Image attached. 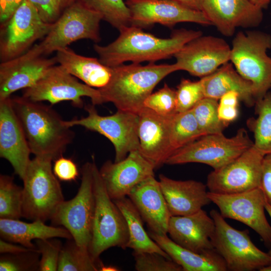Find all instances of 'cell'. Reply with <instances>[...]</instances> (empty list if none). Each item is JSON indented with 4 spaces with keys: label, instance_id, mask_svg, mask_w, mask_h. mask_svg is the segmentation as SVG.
<instances>
[{
    "label": "cell",
    "instance_id": "49",
    "mask_svg": "<svg viewBox=\"0 0 271 271\" xmlns=\"http://www.w3.org/2000/svg\"><path fill=\"white\" fill-rule=\"evenodd\" d=\"M190 9L202 11L204 0H172Z\"/></svg>",
    "mask_w": 271,
    "mask_h": 271
},
{
    "label": "cell",
    "instance_id": "17",
    "mask_svg": "<svg viewBox=\"0 0 271 271\" xmlns=\"http://www.w3.org/2000/svg\"><path fill=\"white\" fill-rule=\"evenodd\" d=\"M231 48L224 39L201 35L186 44L174 57L179 70L202 78L229 62Z\"/></svg>",
    "mask_w": 271,
    "mask_h": 271
},
{
    "label": "cell",
    "instance_id": "18",
    "mask_svg": "<svg viewBox=\"0 0 271 271\" xmlns=\"http://www.w3.org/2000/svg\"><path fill=\"white\" fill-rule=\"evenodd\" d=\"M155 169L139 150H135L119 162L106 161L99 170L109 196L116 200L127 197L137 185L154 176Z\"/></svg>",
    "mask_w": 271,
    "mask_h": 271
},
{
    "label": "cell",
    "instance_id": "41",
    "mask_svg": "<svg viewBox=\"0 0 271 271\" xmlns=\"http://www.w3.org/2000/svg\"><path fill=\"white\" fill-rule=\"evenodd\" d=\"M53 238L36 240V245L41 255L38 270H57L62 245L59 240Z\"/></svg>",
    "mask_w": 271,
    "mask_h": 271
},
{
    "label": "cell",
    "instance_id": "37",
    "mask_svg": "<svg viewBox=\"0 0 271 271\" xmlns=\"http://www.w3.org/2000/svg\"><path fill=\"white\" fill-rule=\"evenodd\" d=\"M176 93L177 112H185L192 109L205 97L201 79L192 81L182 79L177 86Z\"/></svg>",
    "mask_w": 271,
    "mask_h": 271
},
{
    "label": "cell",
    "instance_id": "2",
    "mask_svg": "<svg viewBox=\"0 0 271 271\" xmlns=\"http://www.w3.org/2000/svg\"><path fill=\"white\" fill-rule=\"evenodd\" d=\"M31 153L52 160L62 156L75 137L60 115L51 106L23 96L11 98Z\"/></svg>",
    "mask_w": 271,
    "mask_h": 271
},
{
    "label": "cell",
    "instance_id": "35",
    "mask_svg": "<svg viewBox=\"0 0 271 271\" xmlns=\"http://www.w3.org/2000/svg\"><path fill=\"white\" fill-rule=\"evenodd\" d=\"M23 188L11 176H0V218L19 219L22 217Z\"/></svg>",
    "mask_w": 271,
    "mask_h": 271
},
{
    "label": "cell",
    "instance_id": "33",
    "mask_svg": "<svg viewBox=\"0 0 271 271\" xmlns=\"http://www.w3.org/2000/svg\"><path fill=\"white\" fill-rule=\"evenodd\" d=\"M62 245L58 261V271L100 270L101 262L95 261L88 250L78 245L73 239Z\"/></svg>",
    "mask_w": 271,
    "mask_h": 271
},
{
    "label": "cell",
    "instance_id": "9",
    "mask_svg": "<svg viewBox=\"0 0 271 271\" xmlns=\"http://www.w3.org/2000/svg\"><path fill=\"white\" fill-rule=\"evenodd\" d=\"M253 145L244 128L238 129L231 138L223 133L206 134L175 152L165 164L199 163L216 170L236 159Z\"/></svg>",
    "mask_w": 271,
    "mask_h": 271
},
{
    "label": "cell",
    "instance_id": "26",
    "mask_svg": "<svg viewBox=\"0 0 271 271\" xmlns=\"http://www.w3.org/2000/svg\"><path fill=\"white\" fill-rule=\"evenodd\" d=\"M201 80L205 97L218 100L225 93L235 91L247 106H254L256 99L252 84L242 77L231 63H225Z\"/></svg>",
    "mask_w": 271,
    "mask_h": 271
},
{
    "label": "cell",
    "instance_id": "5",
    "mask_svg": "<svg viewBox=\"0 0 271 271\" xmlns=\"http://www.w3.org/2000/svg\"><path fill=\"white\" fill-rule=\"evenodd\" d=\"M92 162L95 208L88 250L92 258L99 262L100 255L108 248L126 249L129 234L123 214L109 196L99 170L94 161Z\"/></svg>",
    "mask_w": 271,
    "mask_h": 271
},
{
    "label": "cell",
    "instance_id": "16",
    "mask_svg": "<svg viewBox=\"0 0 271 271\" xmlns=\"http://www.w3.org/2000/svg\"><path fill=\"white\" fill-rule=\"evenodd\" d=\"M130 25L144 28L160 24L171 27L183 22L212 25L202 11L188 8L172 0H126Z\"/></svg>",
    "mask_w": 271,
    "mask_h": 271
},
{
    "label": "cell",
    "instance_id": "36",
    "mask_svg": "<svg viewBox=\"0 0 271 271\" xmlns=\"http://www.w3.org/2000/svg\"><path fill=\"white\" fill-rule=\"evenodd\" d=\"M218 100L204 97L192 109L202 136L223 133L228 124L218 116Z\"/></svg>",
    "mask_w": 271,
    "mask_h": 271
},
{
    "label": "cell",
    "instance_id": "8",
    "mask_svg": "<svg viewBox=\"0 0 271 271\" xmlns=\"http://www.w3.org/2000/svg\"><path fill=\"white\" fill-rule=\"evenodd\" d=\"M210 215L215 223L212 244L224 259L227 270H259L271 262V256L259 249L251 241L248 230L233 228L215 209L210 211Z\"/></svg>",
    "mask_w": 271,
    "mask_h": 271
},
{
    "label": "cell",
    "instance_id": "10",
    "mask_svg": "<svg viewBox=\"0 0 271 271\" xmlns=\"http://www.w3.org/2000/svg\"><path fill=\"white\" fill-rule=\"evenodd\" d=\"M80 173L81 184L77 194L63 201L51 220L54 225L67 229L76 244L89 251L95 208L93 162L84 164Z\"/></svg>",
    "mask_w": 271,
    "mask_h": 271
},
{
    "label": "cell",
    "instance_id": "7",
    "mask_svg": "<svg viewBox=\"0 0 271 271\" xmlns=\"http://www.w3.org/2000/svg\"><path fill=\"white\" fill-rule=\"evenodd\" d=\"M101 20L99 14L76 1L64 10L44 39L28 51L36 56H44L80 39L98 42Z\"/></svg>",
    "mask_w": 271,
    "mask_h": 271
},
{
    "label": "cell",
    "instance_id": "31",
    "mask_svg": "<svg viewBox=\"0 0 271 271\" xmlns=\"http://www.w3.org/2000/svg\"><path fill=\"white\" fill-rule=\"evenodd\" d=\"M256 117L247 119L246 125L253 133V146L265 155L271 154V92L256 100Z\"/></svg>",
    "mask_w": 271,
    "mask_h": 271
},
{
    "label": "cell",
    "instance_id": "44",
    "mask_svg": "<svg viewBox=\"0 0 271 271\" xmlns=\"http://www.w3.org/2000/svg\"><path fill=\"white\" fill-rule=\"evenodd\" d=\"M259 188L262 191L265 202L271 206V154L263 157Z\"/></svg>",
    "mask_w": 271,
    "mask_h": 271
},
{
    "label": "cell",
    "instance_id": "15",
    "mask_svg": "<svg viewBox=\"0 0 271 271\" xmlns=\"http://www.w3.org/2000/svg\"><path fill=\"white\" fill-rule=\"evenodd\" d=\"M264 156L253 145L230 163L213 170L207 178L209 191L230 194L259 187Z\"/></svg>",
    "mask_w": 271,
    "mask_h": 271
},
{
    "label": "cell",
    "instance_id": "4",
    "mask_svg": "<svg viewBox=\"0 0 271 271\" xmlns=\"http://www.w3.org/2000/svg\"><path fill=\"white\" fill-rule=\"evenodd\" d=\"M51 159L36 157L31 160L22 180V217L45 222L51 220L64 201L58 178L54 175Z\"/></svg>",
    "mask_w": 271,
    "mask_h": 271
},
{
    "label": "cell",
    "instance_id": "12",
    "mask_svg": "<svg viewBox=\"0 0 271 271\" xmlns=\"http://www.w3.org/2000/svg\"><path fill=\"white\" fill-rule=\"evenodd\" d=\"M53 24L43 21L32 4L24 0L9 20L1 25V62L24 54L35 41L48 34Z\"/></svg>",
    "mask_w": 271,
    "mask_h": 271
},
{
    "label": "cell",
    "instance_id": "14",
    "mask_svg": "<svg viewBox=\"0 0 271 271\" xmlns=\"http://www.w3.org/2000/svg\"><path fill=\"white\" fill-rule=\"evenodd\" d=\"M208 196L217 206L223 217L249 226L259 235L266 246L271 247V225L265 215V201L259 187L230 194L208 191Z\"/></svg>",
    "mask_w": 271,
    "mask_h": 271
},
{
    "label": "cell",
    "instance_id": "40",
    "mask_svg": "<svg viewBox=\"0 0 271 271\" xmlns=\"http://www.w3.org/2000/svg\"><path fill=\"white\" fill-rule=\"evenodd\" d=\"M0 258L1 271H26L39 268V250L18 254H3Z\"/></svg>",
    "mask_w": 271,
    "mask_h": 271
},
{
    "label": "cell",
    "instance_id": "23",
    "mask_svg": "<svg viewBox=\"0 0 271 271\" xmlns=\"http://www.w3.org/2000/svg\"><path fill=\"white\" fill-rule=\"evenodd\" d=\"M214 230L213 219L202 209L188 215L172 216L168 234L179 245L201 253L214 249L211 238Z\"/></svg>",
    "mask_w": 271,
    "mask_h": 271
},
{
    "label": "cell",
    "instance_id": "24",
    "mask_svg": "<svg viewBox=\"0 0 271 271\" xmlns=\"http://www.w3.org/2000/svg\"><path fill=\"white\" fill-rule=\"evenodd\" d=\"M127 197L132 201L149 230L166 235L172 216L159 181L150 176L137 185Z\"/></svg>",
    "mask_w": 271,
    "mask_h": 271
},
{
    "label": "cell",
    "instance_id": "38",
    "mask_svg": "<svg viewBox=\"0 0 271 271\" xmlns=\"http://www.w3.org/2000/svg\"><path fill=\"white\" fill-rule=\"evenodd\" d=\"M138 271H183L181 265L162 254L153 252H132Z\"/></svg>",
    "mask_w": 271,
    "mask_h": 271
},
{
    "label": "cell",
    "instance_id": "47",
    "mask_svg": "<svg viewBox=\"0 0 271 271\" xmlns=\"http://www.w3.org/2000/svg\"><path fill=\"white\" fill-rule=\"evenodd\" d=\"M218 114L219 119L228 124L235 120L238 115V107L218 105Z\"/></svg>",
    "mask_w": 271,
    "mask_h": 271
},
{
    "label": "cell",
    "instance_id": "22",
    "mask_svg": "<svg viewBox=\"0 0 271 271\" xmlns=\"http://www.w3.org/2000/svg\"><path fill=\"white\" fill-rule=\"evenodd\" d=\"M57 63L55 57L36 56L27 51L0 64V100L31 87Z\"/></svg>",
    "mask_w": 271,
    "mask_h": 271
},
{
    "label": "cell",
    "instance_id": "13",
    "mask_svg": "<svg viewBox=\"0 0 271 271\" xmlns=\"http://www.w3.org/2000/svg\"><path fill=\"white\" fill-rule=\"evenodd\" d=\"M22 96L35 102L48 101L53 105L70 101L78 108L83 107L82 97H88L93 105L100 104L98 89L80 82L60 65L52 67L34 84L25 89Z\"/></svg>",
    "mask_w": 271,
    "mask_h": 271
},
{
    "label": "cell",
    "instance_id": "34",
    "mask_svg": "<svg viewBox=\"0 0 271 271\" xmlns=\"http://www.w3.org/2000/svg\"><path fill=\"white\" fill-rule=\"evenodd\" d=\"M99 14L119 31L130 25V12L124 0H77Z\"/></svg>",
    "mask_w": 271,
    "mask_h": 271
},
{
    "label": "cell",
    "instance_id": "3",
    "mask_svg": "<svg viewBox=\"0 0 271 271\" xmlns=\"http://www.w3.org/2000/svg\"><path fill=\"white\" fill-rule=\"evenodd\" d=\"M108 83L98 89L100 104L111 102L117 110L139 114L145 108L144 102L157 85L170 74L179 71L176 63L146 65L140 63L121 64L111 67Z\"/></svg>",
    "mask_w": 271,
    "mask_h": 271
},
{
    "label": "cell",
    "instance_id": "53",
    "mask_svg": "<svg viewBox=\"0 0 271 271\" xmlns=\"http://www.w3.org/2000/svg\"><path fill=\"white\" fill-rule=\"evenodd\" d=\"M259 271H271V262L262 266L259 269Z\"/></svg>",
    "mask_w": 271,
    "mask_h": 271
},
{
    "label": "cell",
    "instance_id": "20",
    "mask_svg": "<svg viewBox=\"0 0 271 271\" xmlns=\"http://www.w3.org/2000/svg\"><path fill=\"white\" fill-rule=\"evenodd\" d=\"M202 11L225 36H232L238 27H257L263 19L262 9L249 0H204Z\"/></svg>",
    "mask_w": 271,
    "mask_h": 271
},
{
    "label": "cell",
    "instance_id": "46",
    "mask_svg": "<svg viewBox=\"0 0 271 271\" xmlns=\"http://www.w3.org/2000/svg\"><path fill=\"white\" fill-rule=\"evenodd\" d=\"M33 249L22 245L15 244L14 242L8 241L3 239L0 240V252L1 254H18L28 252Z\"/></svg>",
    "mask_w": 271,
    "mask_h": 271
},
{
    "label": "cell",
    "instance_id": "6",
    "mask_svg": "<svg viewBox=\"0 0 271 271\" xmlns=\"http://www.w3.org/2000/svg\"><path fill=\"white\" fill-rule=\"evenodd\" d=\"M271 36L252 31L239 32L232 41L230 61L238 73L253 85L256 99L271 88Z\"/></svg>",
    "mask_w": 271,
    "mask_h": 271
},
{
    "label": "cell",
    "instance_id": "39",
    "mask_svg": "<svg viewBox=\"0 0 271 271\" xmlns=\"http://www.w3.org/2000/svg\"><path fill=\"white\" fill-rule=\"evenodd\" d=\"M144 107L164 116H171L177 112L176 90L165 83L157 91L145 100Z\"/></svg>",
    "mask_w": 271,
    "mask_h": 271
},
{
    "label": "cell",
    "instance_id": "43",
    "mask_svg": "<svg viewBox=\"0 0 271 271\" xmlns=\"http://www.w3.org/2000/svg\"><path fill=\"white\" fill-rule=\"evenodd\" d=\"M36 8L45 22L54 23L60 15L61 11L57 0H28Z\"/></svg>",
    "mask_w": 271,
    "mask_h": 271
},
{
    "label": "cell",
    "instance_id": "50",
    "mask_svg": "<svg viewBox=\"0 0 271 271\" xmlns=\"http://www.w3.org/2000/svg\"><path fill=\"white\" fill-rule=\"evenodd\" d=\"M76 1L77 0H57L58 7L61 12L71 5Z\"/></svg>",
    "mask_w": 271,
    "mask_h": 271
},
{
    "label": "cell",
    "instance_id": "29",
    "mask_svg": "<svg viewBox=\"0 0 271 271\" xmlns=\"http://www.w3.org/2000/svg\"><path fill=\"white\" fill-rule=\"evenodd\" d=\"M55 58L68 73L93 88L103 87L111 76V67L99 59L80 55L67 47L57 50Z\"/></svg>",
    "mask_w": 271,
    "mask_h": 271
},
{
    "label": "cell",
    "instance_id": "28",
    "mask_svg": "<svg viewBox=\"0 0 271 271\" xmlns=\"http://www.w3.org/2000/svg\"><path fill=\"white\" fill-rule=\"evenodd\" d=\"M0 235L5 240L33 249H38L36 245L32 242L34 239L56 237L73 239L65 228L47 225L40 220L27 223L19 219L0 218Z\"/></svg>",
    "mask_w": 271,
    "mask_h": 271
},
{
    "label": "cell",
    "instance_id": "48",
    "mask_svg": "<svg viewBox=\"0 0 271 271\" xmlns=\"http://www.w3.org/2000/svg\"><path fill=\"white\" fill-rule=\"evenodd\" d=\"M219 99V104L234 107H238L239 100H240L239 94L235 91L225 93Z\"/></svg>",
    "mask_w": 271,
    "mask_h": 271
},
{
    "label": "cell",
    "instance_id": "19",
    "mask_svg": "<svg viewBox=\"0 0 271 271\" xmlns=\"http://www.w3.org/2000/svg\"><path fill=\"white\" fill-rule=\"evenodd\" d=\"M32 154L11 97L0 100V157L12 165L23 180Z\"/></svg>",
    "mask_w": 271,
    "mask_h": 271
},
{
    "label": "cell",
    "instance_id": "51",
    "mask_svg": "<svg viewBox=\"0 0 271 271\" xmlns=\"http://www.w3.org/2000/svg\"><path fill=\"white\" fill-rule=\"evenodd\" d=\"M255 5L261 8V9L266 8L270 2V0H249Z\"/></svg>",
    "mask_w": 271,
    "mask_h": 271
},
{
    "label": "cell",
    "instance_id": "45",
    "mask_svg": "<svg viewBox=\"0 0 271 271\" xmlns=\"http://www.w3.org/2000/svg\"><path fill=\"white\" fill-rule=\"evenodd\" d=\"M24 0H0L1 25L7 22Z\"/></svg>",
    "mask_w": 271,
    "mask_h": 271
},
{
    "label": "cell",
    "instance_id": "11",
    "mask_svg": "<svg viewBox=\"0 0 271 271\" xmlns=\"http://www.w3.org/2000/svg\"><path fill=\"white\" fill-rule=\"evenodd\" d=\"M85 109L87 112L86 117L65 120L66 125L70 127L81 126L106 137L114 146V162L123 160L130 152L139 150L138 114L117 110L113 114L103 116L98 114L93 104L86 105Z\"/></svg>",
    "mask_w": 271,
    "mask_h": 271
},
{
    "label": "cell",
    "instance_id": "25",
    "mask_svg": "<svg viewBox=\"0 0 271 271\" xmlns=\"http://www.w3.org/2000/svg\"><path fill=\"white\" fill-rule=\"evenodd\" d=\"M159 183L172 216L194 213L210 203L206 184L193 180H176L164 175Z\"/></svg>",
    "mask_w": 271,
    "mask_h": 271
},
{
    "label": "cell",
    "instance_id": "42",
    "mask_svg": "<svg viewBox=\"0 0 271 271\" xmlns=\"http://www.w3.org/2000/svg\"><path fill=\"white\" fill-rule=\"evenodd\" d=\"M53 171L59 180L64 182L75 181L79 176L76 164L71 159L63 156L55 160Z\"/></svg>",
    "mask_w": 271,
    "mask_h": 271
},
{
    "label": "cell",
    "instance_id": "32",
    "mask_svg": "<svg viewBox=\"0 0 271 271\" xmlns=\"http://www.w3.org/2000/svg\"><path fill=\"white\" fill-rule=\"evenodd\" d=\"M202 136L192 109L172 116L170 142L173 153Z\"/></svg>",
    "mask_w": 271,
    "mask_h": 271
},
{
    "label": "cell",
    "instance_id": "27",
    "mask_svg": "<svg viewBox=\"0 0 271 271\" xmlns=\"http://www.w3.org/2000/svg\"><path fill=\"white\" fill-rule=\"evenodd\" d=\"M148 233L183 271L227 270L224 259L214 249L196 253L179 245L167 234H158L149 230Z\"/></svg>",
    "mask_w": 271,
    "mask_h": 271
},
{
    "label": "cell",
    "instance_id": "1",
    "mask_svg": "<svg viewBox=\"0 0 271 271\" xmlns=\"http://www.w3.org/2000/svg\"><path fill=\"white\" fill-rule=\"evenodd\" d=\"M119 32L118 37L108 45L93 46L100 61L109 67L126 61L140 63L169 58L188 42L202 35L200 31L181 29L175 31L169 38H162L131 25Z\"/></svg>",
    "mask_w": 271,
    "mask_h": 271
},
{
    "label": "cell",
    "instance_id": "21",
    "mask_svg": "<svg viewBox=\"0 0 271 271\" xmlns=\"http://www.w3.org/2000/svg\"><path fill=\"white\" fill-rule=\"evenodd\" d=\"M138 115V150L157 169L173 154L170 142L172 115H162L146 107Z\"/></svg>",
    "mask_w": 271,
    "mask_h": 271
},
{
    "label": "cell",
    "instance_id": "30",
    "mask_svg": "<svg viewBox=\"0 0 271 271\" xmlns=\"http://www.w3.org/2000/svg\"><path fill=\"white\" fill-rule=\"evenodd\" d=\"M123 214L127 222L129 238L127 248L133 252H157L171 258L169 255L150 236L144 228L143 220L128 197L113 200Z\"/></svg>",
    "mask_w": 271,
    "mask_h": 271
},
{
    "label": "cell",
    "instance_id": "52",
    "mask_svg": "<svg viewBox=\"0 0 271 271\" xmlns=\"http://www.w3.org/2000/svg\"><path fill=\"white\" fill-rule=\"evenodd\" d=\"M265 208L266 211L267 212V213L268 214V215H269L271 218V206H269L267 203L265 202ZM268 253L269 254V255L271 256V247Z\"/></svg>",
    "mask_w": 271,
    "mask_h": 271
}]
</instances>
